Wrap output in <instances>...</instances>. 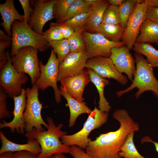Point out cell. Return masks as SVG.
I'll list each match as a JSON object with an SVG mask.
<instances>
[{
  "mask_svg": "<svg viewBox=\"0 0 158 158\" xmlns=\"http://www.w3.org/2000/svg\"><path fill=\"white\" fill-rule=\"evenodd\" d=\"M113 117L119 123V128L116 131L101 134L95 140L89 142L85 152L91 158H121L118 153L128 135L132 131L139 130L138 124L126 110H116Z\"/></svg>",
  "mask_w": 158,
  "mask_h": 158,
  "instance_id": "6da1fadb",
  "label": "cell"
},
{
  "mask_svg": "<svg viewBox=\"0 0 158 158\" xmlns=\"http://www.w3.org/2000/svg\"><path fill=\"white\" fill-rule=\"evenodd\" d=\"M48 127L46 131L34 128L30 132H26L25 136L28 139H35L40 145L41 151L38 158H47L56 153H69L70 147L62 143L60 139L67 133L61 130L63 126L61 123L56 126L52 118L46 119Z\"/></svg>",
  "mask_w": 158,
  "mask_h": 158,
  "instance_id": "7a4b0ae2",
  "label": "cell"
},
{
  "mask_svg": "<svg viewBox=\"0 0 158 158\" xmlns=\"http://www.w3.org/2000/svg\"><path fill=\"white\" fill-rule=\"evenodd\" d=\"M134 56L136 63V70L132 83L126 89L117 92L116 95L120 97L137 88L138 90L135 96L137 99L144 92L147 91H152L158 97V80L154 75L153 67L142 55L135 52Z\"/></svg>",
  "mask_w": 158,
  "mask_h": 158,
  "instance_id": "3957f363",
  "label": "cell"
},
{
  "mask_svg": "<svg viewBox=\"0 0 158 158\" xmlns=\"http://www.w3.org/2000/svg\"><path fill=\"white\" fill-rule=\"evenodd\" d=\"M11 30V48L10 53L11 56L22 47H31L39 51L43 52L50 47L43 35L35 32L25 21L15 20L12 25Z\"/></svg>",
  "mask_w": 158,
  "mask_h": 158,
  "instance_id": "277c9868",
  "label": "cell"
},
{
  "mask_svg": "<svg viewBox=\"0 0 158 158\" xmlns=\"http://www.w3.org/2000/svg\"><path fill=\"white\" fill-rule=\"evenodd\" d=\"M109 112L102 111L96 106L89 114L83 128L78 132L71 135H65L61 138V141L70 147L77 146L85 149L91 140L88 138L89 134L94 130L99 128L107 121Z\"/></svg>",
  "mask_w": 158,
  "mask_h": 158,
  "instance_id": "5b68a950",
  "label": "cell"
},
{
  "mask_svg": "<svg viewBox=\"0 0 158 158\" xmlns=\"http://www.w3.org/2000/svg\"><path fill=\"white\" fill-rule=\"evenodd\" d=\"M38 51L32 47H23L18 49L11 57L15 69L19 72L27 74L32 85L35 84L40 74Z\"/></svg>",
  "mask_w": 158,
  "mask_h": 158,
  "instance_id": "8992f818",
  "label": "cell"
},
{
  "mask_svg": "<svg viewBox=\"0 0 158 158\" xmlns=\"http://www.w3.org/2000/svg\"><path fill=\"white\" fill-rule=\"evenodd\" d=\"M38 89L35 84L25 89L27 102L23 118L26 132H30L34 128L44 130L42 126L47 128L48 126L41 115L42 102L41 103L39 100Z\"/></svg>",
  "mask_w": 158,
  "mask_h": 158,
  "instance_id": "52a82bcc",
  "label": "cell"
},
{
  "mask_svg": "<svg viewBox=\"0 0 158 158\" xmlns=\"http://www.w3.org/2000/svg\"><path fill=\"white\" fill-rule=\"evenodd\" d=\"M7 62L0 69V85L4 92L11 98L21 93L22 86L28 80L25 73L17 71L13 66L9 51H7Z\"/></svg>",
  "mask_w": 158,
  "mask_h": 158,
  "instance_id": "ba28073f",
  "label": "cell"
},
{
  "mask_svg": "<svg viewBox=\"0 0 158 158\" xmlns=\"http://www.w3.org/2000/svg\"><path fill=\"white\" fill-rule=\"evenodd\" d=\"M59 62L56 54L51 49L50 56L45 65L40 61V76L35 83L38 89L42 91L49 87H52L54 91L55 99L57 103L61 101V95L57 84Z\"/></svg>",
  "mask_w": 158,
  "mask_h": 158,
  "instance_id": "9c48e42d",
  "label": "cell"
},
{
  "mask_svg": "<svg viewBox=\"0 0 158 158\" xmlns=\"http://www.w3.org/2000/svg\"><path fill=\"white\" fill-rule=\"evenodd\" d=\"M82 33L86 43L85 53L88 59L97 56L109 57L112 48L125 45V43L122 41H110L98 33H90L85 31Z\"/></svg>",
  "mask_w": 158,
  "mask_h": 158,
  "instance_id": "30bf717a",
  "label": "cell"
},
{
  "mask_svg": "<svg viewBox=\"0 0 158 158\" xmlns=\"http://www.w3.org/2000/svg\"><path fill=\"white\" fill-rule=\"evenodd\" d=\"M56 1H30L34 9L28 24L31 29L38 34L43 35V29L44 25L54 18L53 7Z\"/></svg>",
  "mask_w": 158,
  "mask_h": 158,
  "instance_id": "8fae6325",
  "label": "cell"
},
{
  "mask_svg": "<svg viewBox=\"0 0 158 158\" xmlns=\"http://www.w3.org/2000/svg\"><path fill=\"white\" fill-rule=\"evenodd\" d=\"M148 6L144 0L142 3L137 4L128 19L121 40L130 49L135 43L140 33V27L145 19V14Z\"/></svg>",
  "mask_w": 158,
  "mask_h": 158,
  "instance_id": "7c38bea8",
  "label": "cell"
},
{
  "mask_svg": "<svg viewBox=\"0 0 158 158\" xmlns=\"http://www.w3.org/2000/svg\"><path fill=\"white\" fill-rule=\"evenodd\" d=\"M85 68L92 70L104 78L113 79L122 85L126 84V76L117 70L110 57L97 56L87 60Z\"/></svg>",
  "mask_w": 158,
  "mask_h": 158,
  "instance_id": "4fadbf2b",
  "label": "cell"
},
{
  "mask_svg": "<svg viewBox=\"0 0 158 158\" xmlns=\"http://www.w3.org/2000/svg\"><path fill=\"white\" fill-rule=\"evenodd\" d=\"M130 50L126 45L121 47H114L111 50V54L109 57L118 72L121 74H126L128 79L132 82L136 67L135 59Z\"/></svg>",
  "mask_w": 158,
  "mask_h": 158,
  "instance_id": "5bb4252c",
  "label": "cell"
},
{
  "mask_svg": "<svg viewBox=\"0 0 158 158\" xmlns=\"http://www.w3.org/2000/svg\"><path fill=\"white\" fill-rule=\"evenodd\" d=\"M88 59L85 53L70 52L59 64L57 82L64 78L80 74L85 68Z\"/></svg>",
  "mask_w": 158,
  "mask_h": 158,
  "instance_id": "9a60e30c",
  "label": "cell"
},
{
  "mask_svg": "<svg viewBox=\"0 0 158 158\" xmlns=\"http://www.w3.org/2000/svg\"><path fill=\"white\" fill-rule=\"evenodd\" d=\"M13 99L14 105V109L12 112L13 118L9 122L3 120L0 124V128L8 127L12 133L16 131L18 133L23 134L25 131L23 116L27 102L26 90L23 88L20 95L14 97Z\"/></svg>",
  "mask_w": 158,
  "mask_h": 158,
  "instance_id": "2e32d148",
  "label": "cell"
},
{
  "mask_svg": "<svg viewBox=\"0 0 158 158\" xmlns=\"http://www.w3.org/2000/svg\"><path fill=\"white\" fill-rule=\"evenodd\" d=\"M90 81L87 70L84 69L79 74L64 78L60 81L68 93L73 98L82 103L83 95L85 87Z\"/></svg>",
  "mask_w": 158,
  "mask_h": 158,
  "instance_id": "e0dca14e",
  "label": "cell"
},
{
  "mask_svg": "<svg viewBox=\"0 0 158 158\" xmlns=\"http://www.w3.org/2000/svg\"><path fill=\"white\" fill-rule=\"evenodd\" d=\"M0 138L1 143L0 154L8 152H14L28 151L38 155L41 152L40 144L35 139H28L26 144H17L7 139L2 131L0 132Z\"/></svg>",
  "mask_w": 158,
  "mask_h": 158,
  "instance_id": "ac0fdd59",
  "label": "cell"
},
{
  "mask_svg": "<svg viewBox=\"0 0 158 158\" xmlns=\"http://www.w3.org/2000/svg\"><path fill=\"white\" fill-rule=\"evenodd\" d=\"M0 13L3 22L0 25L4 29L7 35L12 36L11 27L13 22L18 20L24 21L23 16L17 10L13 0H6L3 4H0Z\"/></svg>",
  "mask_w": 158,
  "mask_h": 158,
  "instance_id": "d6986e66",
  "label": "cell"
},
{
  "mask_svg": "<svg viewBox=\"0 0 158 158\" xmlns=\"http://www.w3.org/2000/svg\"><path fill=\"white\" fill-rule=\"evenodd\" d=\"M59 89L61 96L66 99L67 105L70 111L69 126L71 127L75 124L78 117L83 114H90L92 111L84 102L81 103L71 97L68 93L65 87L61 85Z\"/></svg>",
  "mask_w": 158,
  "mask_h": 158,
  "instance_id": "ffe728a7",
  "label": "cell"
},
{
  "mask_svg": "<svg viewBox=\"0 0 158 158\" xmlns=\"http://www.w3.org/2000/svg\"><path fill=\"white\" fill-rule=\"evenodd\" d=\"M90 81L96 86L99 95L98 102L99 108L101 111L109 112L111 107L104 96V89L105 87L110 83L109 81L106 78L100 76L94 71L91 69L87 70Z\"/></svg>",
  "mask_w": 158,
  "mask_h": 158,
  "instance_id": "44dd1931",
  "label": "cell"
},
{
  "mask_svg": "<svg viewBox=\"0 0 158 158\" xmlns=\"http://www.w3.org/2000/svg\"><path fill=\"white\" fill-rule=\"evenodd\" d=\"M158 41V23L145 19L142 24L135 43H156Z\"/></svg>",
  "mask_w": 158,
  "mask_h": 158,
  "instance_id": "7402d4cb",
  "label": "cell"
},
{
  "mask_svg": "<svg viewBox=\"0 0 158 158\" xmlns=\"http://www.w3.org/2000/svg\"><path fill=\"white\" fill-rule=\"evenodd\" d=\"M110 4L108 0H101L97 4L91 6L87 23V31L95 33L98 26L102 23L104 13Z\"/></svg>",
  "mask_w": 158,
  "mask_h": 158,
  "instance_id": "603a6c76",
  "label": "cell"
},
{
  "mask_svg": "<svg viewBox=\"0 0 158 158\" xmlns=\"http://www.w3.org/2000/svg\"><path fill=\"white\" fill-rule=\"evenodd\" d=\"M124 30L120 24L111 25L101 23L95 33L101 34L110 41L119 42L122 40Z\"/></svg>",
  "mask_w": 158,
  "mask_h": 158,
  "instance_id": "cb8c5ba5",
  "label": "cell"
},
{
  "mask_svg": "<svg viewBox=\"0 0 158 158\" xmlns=\"http://www.w3.org/2000/svg\"><path fill=\"white\" fill-rule=\"evenodd\" d=\"M132 49L135 52L145 56L146 60L153 68H158V50L150 44L135 43Z\"/></svg>",
  "mask_w": 158,
  "mask_h": 158,
  "instance_id": "d4e9b609",
  "label": "cell"
},
{
  "mask_svg": "<svg viewBox=\"0 0 158 158\" xmlns=\"http://www.w3.org/2000/svg\"><path fill=\"white\" fill-rule=\"evenodd\" d=\"M135 132L132 131L128 134L121 147L118 154L121 158H147L139 152L135 145L133 136Z\"/></svg>",
  "mask_w": 158,
  "mask_h": 158,
  "instance_id": "484cf974",
  "label": "cell"
},
{
  "mask_svg": "<svg viewBox=\"0 0 158 158\" xmlns=\"http://www.w3.org/2000/svg\"><path fill=\"white\" fill-rule=\"evenodd\" d=\"M89 11L77 15L69 20L60 23H51L50 25H64L73 28L75 31L82 33L87 31Z\"/></svg>",
  "mask_w": 158,
  "mask_h": 158,
  "instance_id": "4316f807",
  "label": "cell"
},
{
  "mask_svg": "<svg viewBox=\"0 0 158 158\" xmlns=\"http://www.w3.org/2000/svg\"><path fill=\"white\" fill-rule=\"evenodd\" d=\"M90 7L84 0H74L70 5L66 16L60 20H56V23L63 22L79 14L88 12Z\"/></svg>",
  "mask_w": 158,
  "mask_h": 158,
  "instance_id": "83f0119b",
  "label": "cell"
},
{
  "mask_svg": "<svg viewBox=\"0 0 158 158\" xmlns=\"http://www.w3.org/2000/svg\"><path fill=\"white\" fill-rule=\"evenodd\" d=\"M143 2V0H126L118 6L121 18L120 25L124 30L126 28L128 19L136 4Z\"/></svg>",
  "mask_w": 158,
  "mask_h": 158,
  "instance_id": "f1b7e54d",
  "label": "cell"
},
{
  "mask_svg": "<svg viewBox=\"0 0 158 158\" xmlns=\"http://www.w3.org/2000/svg\"><path fill=\"white\" fill-rule=\"evenodd\" d=\"M57 56L59 63H61L67 55L70 52V47L67 39L54 41L49 42Z\"/></svg>",
  "mask_w": 158,
  "mask_h": 158,
  "instance_id": "f546056e",
  "label": "cell"
},
{
  "mask_svg": "<svg viewBox=\"0 0 158 158\" xmlns=\"http://www.w3.org/2000/svg\"><path fill=\"white\" fill-rule=\"evenodd\" d=\"M82 33L75 31L67 39L70 52L76 53L85 52L86 44Z\"/></svg>",
  "mask_w": 158,
  "mask_h": 158,
  "instance_id": "4dcf8cb0",
  "label": "cell"
},
{
  "mask_svg": "<svg viewBox=\"0 0 158 158\" xmlns=\"http://www.w3.org/2000/svg\"><path fill=\"white\" fill-rule=\"evenodd\" d=\"M121 22L118 7L109 5L104 13L102 23L115 25L120 24Z\"/></svg>",
  "mask_w": 158,
  "mask_h": 158,
  "instance_id": "1f68e13d",
  "label": "cell"
},
{
  "mask_svg": "<svg viewBox=\"0 0 158 158\" xmlns=\"http://www.w3.org/2000/svg\"><path fill=\"white\" fill-rule=\"evenodd\" d=\"M74 0H57L53 7V16L56 20L66 15L69 8Z\"/></svg>",
  "mask_w": 158,
  "mask_h": 158,
  "instance_id": "d6a6232c",
  "label": "cell"
},
{
  "mask_svg": "<svg viewBox=\"0 0 158 158\" xmlns=\"http://www.w3.org/2000/svg\"><path fill=\"white\" fill-rule=\"evenodd\" d=\"M43 36L48 43L64 39L61 33L56 26L50 24L49 28L44 32Z\"/></svg>",
  "mask_w": 158,
  "mask_h": 158,
  "instance_id": "836d02e7",
  "label": "cell"
},
{
  "mask_svg": "<svg viewBox=\"0 0 158 158\" xmlns=\"http://www.w3.org/2000/svg\"><path fill=\"white\" fill-rule=\"evenodd\" d=\"M7 95L3 89L0 88V119L9 118L11 116L10 112L7 109L6 99Z\"/></svg>",
  "mask_w": 158,
  "mask_h": 158,
  "instance_id": "e575fe53",
  "label": "cell"
},
{
  "mask_svg": "<svg viewBox=\"0 0 158 158\" xmlns=\"http://www.w3.org/2000/svg\"><path fill=\"white\" fill-rule=\"evenodd\" d=\"M12 43L11 40H0V69L4 66L8 60V56L5 50Z\"/></svg>",
  "mask_w": 158,
  "mask_h": 158,
  "instance_id": "d590c367",
  "label": "cell"
},
{
  "mask_svg": "<svg viewBox=\"0 0 158 158\" xmlns=\"http://www.w3.org/2000/svg\"><path fill=\"white\" fill-rule=\"evenodd\" d=\"M24 11L23 15L24 21L28 23L30 17L33 11V9L31 7L29 0H19Z\"/></svg>",
  "mask_w": 158,
  "mask_h": 158,
  "instance_id": "8d00e7d4",
  "label": "cell"
},
{
  "mask_svg": "<svg viewBox=\"0 0 158 158\" xmlns=\"http://www.w3.org/2000/svg\"><path fill=\"white\" fill-rule=\"evenodd\" d=\"M69 153L73 158H91L83 149L75 145L70 146Z\"/></svg>",
  "mask_w": 158,
  "mask_h": 158,
  "instance_id": "74e56055",
  "label": "cell"
},
{
  "mask_svg": "<svg viewBox=\"0 0 158 158\" xmlns=\"http://www.w3.org/2000/svg\"><path fill=\"white\" fill-rule=\"evenodd\" d=\"M145 19L158 23V7L148 6L145 14Z\"/></svg>",
  "mask_w": 158,
  "mask_h": 158,
  "instance_id": "f35d334b",
  "label": "cell"
},
{
  "mask_svg": "<svg viewBox=\"0 0 158 158\" xmlns=\"http://www.w3.org/2000/svg\"><path fill=\"white\" fill-rule=\"evenodd\" d=\"M54 26L59 30L64 39H68L75 32L74 28L69 26L64 25Z\"/></svg>",
  "mask_w": 158,
  "mask_h": 158,
  "instance_id": "ab89813d",
  "label": "cell"
},
{
  "mask_svg": "<svg viewBox=\"0 0 158 158\" xmlns=\"http://www.w3.org/2000/svg\"><path fill=\"white\" fill-rule=\"evenodd\" d=\"M11 158H38L37 155L28 151L13 152Z\"/></svg>",
  "mask_w": 158,
  "mask_h": 158,
  "instance_id": "60d3db41",
  "label": "cell"
},
{
  "mask_svg": "<svg viewBox=\"0 0 158 158\" xmlns=\"http://www.w3.org/2000/svg\"><path fill=\"white\" fill-rule=\"evenodd\" d=\"M146 142H151L153 143L155 147L156 151L158 152V142L153 141L150 137L147 136L143 138L141 140V142L142 143Z\"/></svg>",
  "mask_w": 158,
  "mask_h": 158,
  "instance_id": "b9f144b4",
  "label": "cell"
},
{
  "mask_svg": "<svg viewBox=\"0 0 158 158\" xmlns=\"http://www.w3.org/2000/svg\"><path fill=\"white\" fill-rule=\"evenodd\" d=\"M144 2L148 6L158 7V0H145Z\"/></svg>",
  "mask_w": 158,
  "mask_h": 158,
  "instance_id": "7bdbcfd3",
  "label": "cell"
},
{
  "mask_svg": "<svg viewBox=\"0 0 158 158\" xmlns=\"http://www.w3.org/2000/svg\"><path fill=\"white\" fill-rule=\"evenodd\" d=\"M125 0H108V1L110 5L118 7Z\"/></svg>",
  "mask_w": 158,
  "mask_h": 158,
  "instance_id": "ee69618b",
  "label": "cell"
},
{
  "mask_svg": "<svg viewBox=\"0 0 158 158\" xmlns=\"http://www.w3.org/2000/svg\"><path fill=\"white\" fill-rule=\"evenodd\" d=\"M0 40H11V37L9 36L7 34H6L3 31L0 29Z\"/></svg>",
  "mask_w": 158,
  "mask_h": 158,
  "instance_id": "f6af8a7d",
  "label": "cell"
},
{
  "mask_svg": "<svg viewBox=\"0 0 158 158\" xmlns=\"http://www.w3.org/2000/svg\"><path fill=\"white\" fill-rule=\"evenodd\" d=\"M101 0H84L85 3L90 6H94L97 4Z\"/></svg>",
  "mask_w": 158,
  "mask_h": 158,
  "instance_id": "bcb514c9",
  "label": "cell"
},
{
  "mask_svg": "<svg viewBox=\"0 0 158 158\" xmlns=\"http://www.w3.org/2000/svg\"><path fill=\"white\" fill-rule=\"evenodd\" d=\"M47 158H69L65 156L63 153H56Z\"/></svg>",
  "mask_w": 158,
  "mask_h": 158,
  "instance_id": "7dc6e473",
  "label": "cell"
},
{
  "mask_svg": "<svg viewBox=\"0 0 158 158\" xmlns=\"http://www.w3.org/2000/svg\"><path fill=\"white\" fill-rule=\"evenodd\" d=\"M12 153V152H8L0 154V158H11Z\"/></svg>",
  "mask_w": 158,
  "mask_h": 158,
  "instance_id": "c3c4849f",
  "label": "cell"
},
{
  "mask_svg": "<svg viewBox=\"0 0 158 158\" xmlns=\"http://www.w3.org/2000/svg\"><path fill=\"white\" fill-rule=\"evenodd\" d=\"M157 45L158 46V41L156 43Z\"/></svg>",
  "mask_w": 158,
  "mask_h": 158,
  "instance_id": "681fc988",
  "label": "cell"
}]
</instances>
